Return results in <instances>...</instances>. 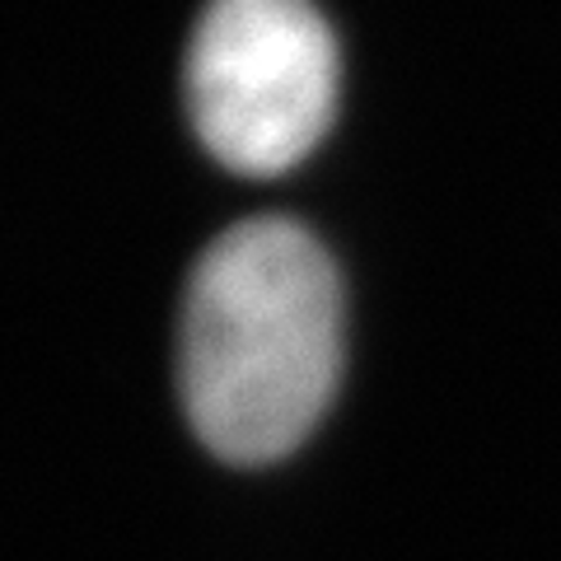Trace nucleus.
Wrapping results in <instances>:
<instances>
[{
    "label": "nucleus",
    "instance_id": "nucleus-1",
    "mask_svg": "<svg viewBox=\"0 0 561 561\" xmlns=\"http://www.w3.org/2000/svg\"><path fill=\"white\" fill-rule=\"evenodd\" d=\"M342 370L337 267L305 225L243 220L202 253L183 300L179 383L192 431L225 463L309 440Z\"/></svg>",
    "mask_w": 561,
    "mask_h": 561
},
{
    "label": "nucleus",
    "instance_id": "nucleus-2",
    "mask_svg": "<svg viewBox=\"0 0 561 561\" xmlns=\"http://www.w3.org/2000/svg\"><path fill=\"white\" fill-rule=\"evenodd\" d=\"M332 103L337 47L309 0H210L187 51V108L220 164H300L323 140Z\"/></svg>",
    "mask_w": 561,
    "mask_h": 561
}]
</instances>
